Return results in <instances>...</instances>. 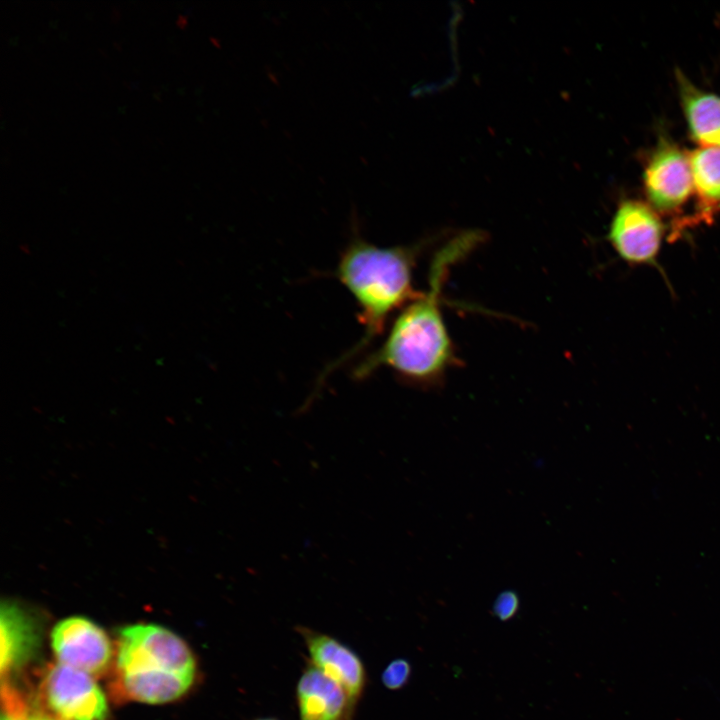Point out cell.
Here are the masks:
<instances>
[{"label": "cell", "mask_w": 720, "mask_h": 720, "mask_svg": "<svg viewBox=\"0 0 720 720\" xmlns=\"http://www.w3.org/2000/svg\"><path fill=\"white\" fill-rule=\"evenodd\" d=\"M480 240L479 232H463L435 253L427 288L400 310L382 344L355 366V379L368 378L385 368L408 382L429 384L454 363V347L441 309L443 286L452 266Z\"/></svg>", "instance_id": "obj_1"}, {"label": "cell", "mask_w": 720, "mask_h": 720, "mask_svg": "<svg viewBox=\"0 0 720 720\" xmlns=\"http://www.w3.org/2000/svg\"><path fill=\"white\" fill-rule=\"evenodd\" d=\"M418 250L417 245L380 247L359 233L351 238L339 257L334 276L356 301L363 333L350 349L325 367L317 387L381 336L392 314L419 294L412 284Z\"/></svg>", "instance_id": "obj_2"}, {"label": "cell", "mask_w": 720, "mask_h": 720, "mask_svg": "<svg viewBox=\"0 0 720 720\" xmlns=\"http://www.w3.org/2000/svg\"><path fill=\"white\" fill-rule=\"evenodd\" d=\"M116 669L128 698L163 704L191 688L196 661L186 642L171 630L155 624H135L119 631Z\"/></svg>", "instance_id": "obj_3"}, {"label": "cell", "mask_w": 720, "mask_h": 720, "mask_svg": "<svg viewBox=\"0 0 720 720\" xmlns=\"http://www.w3.org/2000/svg\"><path fill=\"white\" fill-rule=\"evenodd\" d=\"M643 190L647 203L660 215L678 216L694 194L689 153L661 132L643 161Z\"/></svg>", "instance_id": "obj_4"}, {"label": "cell", "mask_w": 720, "mask_h": 720, "mask_svg": "<svg viewBox=\"0 0 720 720\" xmlns=\"http://www.w3.org/2000/svg\"><path fill=\"white\" fill-rule=\"evenodd\" d=\"M664 235L661 215L647 202L623 199L611 218L607 240L626 263L658 268Z\"/></svg>", "instance_id": "obj_5"}, {"label": "cell", "mask_w": 720, "mask_h": 720, "mask_svg": "<svg viewBox=\"0 0 720 720\" xmlns=\"http://www.w3.org/2000/svg\"><path fill=\"white\" fill-rule=\"evenodd\" d=\"M43 695L57 720H107L106 697L93 676L61 665L52 666L42 683Z\"/></svg>", "instance_id": "obj_6"}, {"label": "cell", "mask_w": 720, "mask_h": 720, "mask_svg": "<svg viewBox=\"0 0 720 720\" xmlns=\"http://www.w3.org/2000/svg\"><path fill=\"white\" fill-rule=\"evenodd\" d=\"M52 651L57 663L91 676L104 673L112 659V645L106 632L93 621L73 616L52 629Z\"/></svg>", "instance_id": "obj_7"}, {"label": "cell", "mask_w": 720, "mask_h": 720, "mask_svg": "<svg viewBox=\"0 0 720 720\" xmlns=\"http://www.w3.org/2000/svg\"><path fill=\"white\" fill-rule=\"evenodd\" d=\"M310 664L338 683L356 705L366 686V669L361 658L338 639L307 627H297Z\"/></svg>", "instance_id": "obj_8"}, {"label": "cell", "mask_w": 720, "mask_h": 720, "mask_svg": "<svg viewBox=\"0 0 720 720\" xmlns=\"http://www.w3.org/2000/svg\"><path fill=\"white\" fill-rule=\"evenodd\" d=\"M2 679L30 662L41 645V628L30 611L15 601H3L0 610Z\"/></svg>", "instance_id": "obj_9"}, {"label": "cell", "mask_w": 720, "mask_h": 720, "mask_svg": "<svg viewBox=\"0 0 720 720\" xmlns=\"http://www.w3.org/2000/svg\"><path fill=\"white\" fill-rule=\"evenodd\" d=\"M299 720H353L355 704L347 692L313 665L296 685Z\"/></svg>", "instance_id": "obj_10"}, {"label": "cell", "mask_w": 720, "mask_h": 720, "mask_svg": "<svg viewBox=\"0 0 720 720\" xmlns=\"http://www.w3.org/2000/svg\"><path fill=\"white\" fill-rule=\"evenodd\" d=\"M675 80L690 138L701 147H720V96L696 86L679 68Z\"/></svg>", "instance_id": "obj_11"}, {"label": "cell", "mask_w": 720, "mask_h": 720, "mask_svg": "<svg viewBox=\"0 0 720 720\" xmlns=\"http://www.w3.org/2000/svg\"><path fill=\"white\" fill-rule=\"evenodd\" d=\"M695 196L692 224H711L720 213V147H698L689 152Z\"/></svg>", "instance_id": "obj_12"}, {"label": "cell", "mask_w": 720, "mask_h": 720, "mask_svg": "<svg viewBox=\"0 0 720 720\" xmlns=\"http://www.w3.org/2000/svg\"><path fill=\"white\" fill-rule=\"evenodd\" d=\"M411 676V665L403 658L391 661L382 672L381 680L389 690H400L407 685Z\"/></svg>", "instance_id": "obj_13"}, {"label": "cell", "mask_w": 720, "mask_h": 720, "mask_svg": "<svg viewBox=\"0 0 720 720\" xmlns=\"http://www.w3.org/2000/svg\"><path fill=\"white\" fill-rule=\"evenodd\" d=\"M519 609V598L515 592L505 591L501 593L494 605L493 611L501 621H508L513 618Z\"/></svg>", "instance_id": "obj_14"}, {"label": "cell", "mask_w": 720, "mask_h": 720, "mask_svg": "<svg viewBox=\"0 0 720 720\" xmlns=\"http://www.w3.org/2000/svg\"><path fill=\"white\" fill-rule=\"evenodd\" d=\"M1 720H57V719H51V718H48V717H45V716H40V715H28V714H26V715L21 716V717H12V716H8V715H6V714H2Z\"/></svg>", "instance_id": "obj_15"}, {"label": "cell", "mask_w": 720, "mask_h": 720, "mask_svg": "<svg viewBox=\"0 0 720 720\" xmlns=\"http://www.w3.org/2000/svg\"><path fill=\"white\" fill-rule=\"evenodd\" d=\"M177 24L181 27H184L186 24V18L183 15H179L177 18Z\"/></svg>", "instance_id": "obj_16"}, {"label": "cell", "mask_w": 720, "mask_h": 720, "mask_svg": "<svg viewBox=\"0 0 720 720\" xmlns=\"http://www.w3.org/2000/svg\"><path fill=\"white\" fill-rule=\"evenodd\" d=\"M254 720H278V719H275V718H258V719H254Z\"/></svg>", "instance_id": "obj_17"}]
</instances>
